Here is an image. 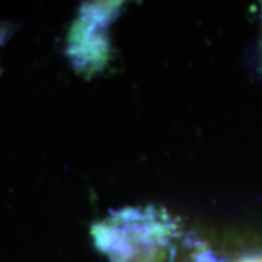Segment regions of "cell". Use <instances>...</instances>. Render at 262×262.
Listing matches in <instances>:
<instances>
[{"instance_id": "cell-2", "label": "cell", "mask_w": 262, "mask_h": 262, "mask_svg": "<svg viewBox=\"0 0 262 262\" xmlns=\"http://www.w3.org/2000/svg\"><path fill=\"white\" fill-rule=\"evenodd\" d=\"M3 34H5V29H3V27L0 25V41L3 39Z\"/></svg>"}, {"instance_id": "cell-1", "label": "cell", "mask_w": 262, "mask_h": 262, "mask_svg": "<svg viewBox=\"0 0 262 262\" xmlns=\"http://www.w3.org/2000/svg\"><path fill=\"white\" fill-rule=\"evenodd\" d=\"M244 262H262V258H252V259H246Z\"/></svg>"}]
</instances>
